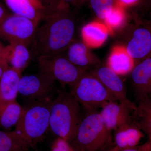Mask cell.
Instances as JSON below:
<instances>
[{"mask_svg":"<svg viewBox=\"0 0 151 151\" xmlns=\"http://www.w3.org/2000/svg\"><path fill=\"white\" fill-rule=\"evenodd\" d=\"M44 20L32 42L35 51L38 57L63 52L73 42L76 28L68 4L61 0L47 11Z\"/></svg>","mask_w":151,"mask_h":151,"instance_id":"cell-1","label":"cell"},{"mask_svg":"<svg viewBox=\"0 0 151 151\" xmlns=\"http://www.w3.org/2000/svg\"><path fill=\"white\" fill-rule=\"evenodd\" d=\"M81 119L80 104L70 92L62 90L52 100L50 114L49 129L57 137L69 144Z\"/></svg>","mask_w":151,"mask_h":151,"instance_id":"cell-2","label":"cell"},{"mask_svg":"<svg viewBox=\"0 0 151 151\" xmlns=\"http://www.w3.org/2000/svg\"><path fill=\"white\" fill-rule=\"evenodd\" d=\"M112 132L100 113L92 112L82 118L69 144L75 151H106L114 146Z\"/></svg>","mask_w":151,"mask_h":151,"instance_id":"cell-3","label":"cell"},{"mask_svg":"<svg viewBox=\"0 0 151 151\" xmlns=\"http://www.w3.org/2000/svg\"><path fill=\"white\" fill-rule=\"evenodd\" d=\"M52 100L50 97L29 102L23 107L20 119L15 131L21 135L32 148L45 137L49 129L50 114Z\"/></svg>","mask_w":151,"mask_h":151,"instance_id":"cell-4","label":"cell"},{"mask_svg":"<svg viewBox=\"0 0 151 151\" xmlns=\"http://www.w3.org/2000/svg\"><path fill=\"white\" fill-rule=\"evenodd\" d=\"M70 86V94L89 111L102 108L109 102L117 101L102 83L87 70Z\"/></svg>","mask_w":151,"mask_h":151,"instance_id":"cell-5","label":"cell"},{"mask_svg":"<svg viewBox=\"0 0 151 151\" xmlns=\"http://www.w3.org/2000/svg\"><path fill=\"white\" fill-rule=\"evenodd\" d=\"M38 62L39 71L63 86L73 85L86 70L70 62L63 52L38 57Z\"/></svg>","mask_w":151,"mask_h":151,"instance_id":"cell-6","label":"cell"},{"mask_svg":"<svg viewBox=\"0 0 151 151\" xmlns=\"http://www.w3.org/2000/svg\"><path fill=\"white\" fill-rule=\"evenodd\" d=\"M38 24L25 17L10 14L0 22V37L9 44L32 43Z\"/></svg>","mask_w":151,"mask_h":151,"instance_id":"cell-7","label":"cell"},{"mask_svg":"<svg viewBox=\"0 0 151 151\" xmlns=\"http://www.w3.org/2000/svg\"><path fill=\"white\" fill-rule=\"evenodd\" d=\"M54 82L50 76L40 71L35 75L22 76L18 94L29 102L47 98L52 91Z\"/></svg>","mask_w":151,"mask_h":151,"instance_id":"cell-8","label":"cell"},{"mask_svg":"<svg viewBox=\"0 0 151 151\" xmlns=\"http://www.w3.org/2000/svg\"><path fill=\"white\" fill-rule=\"evenodd\" d=\"M136 105L127 99L118 103L109 102L102 107L100 113L107 129L113 131L132 122V114Z\"/></svg>","mask_w":151,"mask_h":151,"instance_id":"cell-9","label":"cell"},{"mask_svg":"<svg viewBox=\"0 0 151 151\" xmlns=\"http://www.w3.org/2000/svg\"><path fill=\"white\" fill-rule=\"evenodd\" d=\"M119 102L128 99L124 83L119 75L108 66L98 65L89 71Z\"/></svg>","mask_w":151,"mask_h":151,"instance_id":"cell-10","label":"cell"},{"mask_svg":"<svg viewBox=\"0 0 151 151\" xmlns=\"http://www.w3.org/2000/svg\"><path fill=\"white\" fill-rule=\"evenodd\" d=\"M14 14L39 24L46 16L47 9L41 0H4Z\"/></svg>","mask_w":151,"mask_h":151,"instance_id":"cell-11","label":"cell"},{"mask_svg":"<svg viewBox=\"0 0 151 151\" xmlns=\"http://www.w3.org/2000/svg\"><path fill=\"white\" fill-rule=\"evenodd\" d=\"M132 77L137 101L151 94V58L147 57L132 70Z\"/></svg>","mask_w":151,"mask_h":151,"instance_id":"cell-12","label":"cell"},{"mask_svg":"<svg viewBox=\"0 0 151 151\" xmlns=\"http://www.w3.org/2000/svg\"><path fill=\"white\" fill-rule=\"evenodd\" d=\"M125 48L134 60L145 59L151 52L150 31L145 27L137 28Z\"/></svg>","mask_w":151,"mask_h":151,"instance_id":"cell-13","label":"cell"},{"mask_svg":"<svg viewBox=\"0 0 151 151\" xmlns=\"http://www.w3.org/2000/svg\"><path fill=\"white\" fill-rule=\"evenodd\" d=\"M22 72L9 66L0 78V106L16 100Z\"/></svg>","mask_w":151,"mask_h":151,"instance_id":"cell-14","label":"cell"},{"mask_svg":"<svg viewBox=\"0 0 151 151\" xmlns=\"http://www.w3.org/2000/svg\"><path fill=\"white\" fill-rule=\"evenodd\" d=\"M84 42H72L67 48L66 57L73 64L87 70L100 64V61Z\"/></svg>","mask_w":151,"mask_h":151,"instance_id":"cell-15","label":"cell"},{"mask_svg":"<svg viewBox=\"0 0 151 151\" xmlns=\"http://www.w3.org/2000/svg\"><path fill=\"white\" fill-rule=\"evenodd\" d=\"M113 131L114 146L119 149L136 147L144 137L142 132L133 123L125 124Z\"/></svg>","mask_w":151,"mask_h":151,"instance_id":"cell-16","label":"cell"},{"mask_svg":"<svg viewBox=\"0 0 151 151\" xmlns=\"http://www.w3.org/2000/svg\"><path fill=\"white\" fill-rule=\"evenodd\" d=\"M4 58L9 66L22 72L29 64L31 54L27 45L11 43L6 46Z\"/></svg>","mask_w":151,"mask_h":151,"instance_id":"cell-17","label":"cell"},{"mask_svg":"<svg viewBox=\"0 0 151 151\" xmlns=\"http://www.w3.org/2000/svg\"><path fill=\"white\" fill-rule=\"evenodd\" d=\"M107 66L118 75H126L133 70L134 60L128 54L125 47L118 45L112 49L108 58Z\"/></svg>","mask_w":151,"mask_h":151,"instance_id":"cell-18","label":"cell"},{"mask_svg":"<svg viewBox=\"0 0 151 151\" xmlns=\"http://www.w3.org/2000/svg\"><path fill=\"white\" fill-rule=\"evenodd\" d=\"M108 27L101 23L92 22L84 26L81 29V35L83 42L91 48L101 46L109 35Z\"/></svg>","mask_w":151,"mask_h":151,"instance_id":"cell-19","label":"cell"},{"mask_svg":"<svg viewBox=\"0 0 151 151\" xmlns=\"http://www.w3.org/2000/svg\"><path fill=\"white\" fill-rule=\"evenodd\" d=\"M132 122L151 140V100L150 96L139 101L132 114Z\"/></svg>","mask_w":151,"mask_h":151,"instance_id":"cell-20","label":"cell"},{"mask_svg":"<svg viewBox=\"0 0 151 151\" xmlns=\"http://www.w3.org/2000/svg\"><path fill=\"white\" fill-rule=\"evenodd\" d=\"M23 107L16 100L0 106V128L8 131L20 119Z\"/></svg>","mask_w":151,"mask_h":151,"instance_id":"cell-21","label":"cell"},{"mask_svg":"<svg viewBox=\"0 0 151 151\" xmlns=\"http://www.w3.org/2000/svg\"><path fill=\"white\" fill-rule=\"evenodd\" d=\"M29 145L16 131L0 130V151H28Z\"/></svg>","mask_w":151,"mask_h":151,"instance_id":"cell-22","label":"cell"},{"mask_svg":"<svg viewBox=\"0 0 151 151\" xmlns=\"http://www.w3.org/2000/svg\"><path fill=\"white\" fill-rule=\"evenodd\" d=\"M94 13L98 18L105 20L110 15L113 6V0H90Z\"/></svg>","mask_w":151,"mask_h":151,"instance_id":"cell-23","label":"cell"},{"mask_svg":"<svg viewBox=\"0 0 151 151\" xmlns=\"http://www.w3.org/2000/svg\"><path fill=\"white\" fill-rule=\"evenodd\" d=\"M126 18L125 12L122 7L114 5L110 15L104 20L109 30L116 29L121 26Z\"/></svg>","mask_w":151,"mask_h":151,"instance_id":"cell-24","label":"cell"},{"mask_svg":"<svg viewBox=\"0 0 151 151\" xmlns=\"http://www.w3.org/2000/svg\"><path fill=\"white\" fill-rule=\"evenodd\" d=\"M70 145L65 140L57 137L52 143L50 151H69Z\"/></svg>","mask_w":151,"mask_h":151,"instance_id":"cell-25","label":"cell"},{"mask_svg":"<svg viewBox=\"0 0 151 151\" xmlns=\"http://www.w3.org/2000/svg\"><path fill=\"white\" fill-rule=\"evenodd\" d=\"M151 150V140L148 139L146 142L141 145L126 149H119L113 146V147L106 151H149Z\"/></svg>","mask_w":151,"mask_h":151,"instance_id":"cell-26","label":"cell"},{"mask_svg":"<svg viewBox=\"0 0 151 151\" xmlns=\"http://www.w3.org/2000/svg\"><path fill=\"white\" fill-rule=\"evenodd\" d=\"M45 6L47 10L52 8L57 5L60 0H41Z\"/></svg>","mask_w":151,"mask_h":151,"instance_id":"cell-27","label":"cell"},{"mask_svg":"<svg viewBox=\"0 0 151 151\" xmlns=\"http://www.w3.org/2000/svg\"><path fill=\"white\" fill-rule=\"evenodd\" d=\"M11 14L1 4H0V22Z\"/></svg>","mask_w":151,"mask_h":151,"instance_id":"cell-28","label":"cell"},{"mask_svg":"<svg viewBox=\"0 0 151 151\" xmlns=\"http://www.w3.org/2000/svg\"><path fill=\"white\" fill-rule=\"evenodd\" d=\"M9 66L5 59L0 60V78Z\"/></svg>","mask_w":151,"mask_h":151,"instance_id":"cell-29","label":"cell"},{"mask_svg":"<svg viewBox=\"0 0 151 151\" xmlns=\"http://www.w3.org/2000/svg\"><path fill=\"white\" fill-rule=\"evenodd\" d=\"M122 4L126 5H130L137 2L139 0H119Z\"/></svg>","mask_w":151,"mask_h":151,"instance_id":"cell-30","label":"cell"},{"mask_svg":"<svg viewBox=\"0 0 151 151\" xmlns=\"http://www.w3.org/2000/svg\"><path fill=\"white\" fill-rule=\"evenodd\" d=\"M6 46L3 45L0 42V60L4 59L5 51Z\"/></svg>","mask_w":151,"mask_h":151,"instance_id":"cell-31","label":"cell"},{"mask_svg":"<svg viewBox=\"0 0 151 151\" xmlns=\"http://www.w3.org/2000/svg\"><path fill=\"white\" fill-rule=\"evenodd\" d=\"M66 2H70L73 4H76L78 0H63Z\"/></svg>","mask_w":151,"mask_h":151,"instance_id":"cell-32","label":"cell"},{"mask_svg":"<svg viewBox=\"0 0 151 151\" xmlns=\"http://www.w3.org/2000/svg\"><path fill=\"white\" fill-rule=\"evenodd\" d=\"M69 151H74V150H73V148H72V147H70V148H69Z\"/></svg>","mask_w":151,"mask_h":151,"instance_id":"cell-33","label":"cell"},{"mask_svg":"<svg viewBox=\"0 0 151 151\" xmlns=\"http://www.w3.org/2000/svg\"><path fill=\"white\" fill-rule=\"evenodd\" d=\"M149 151H151V150Z\"/></svg>","mask_w":151,"mask_h":151,"instance_id":"cell-34","label":"cell"}]
</instances>
